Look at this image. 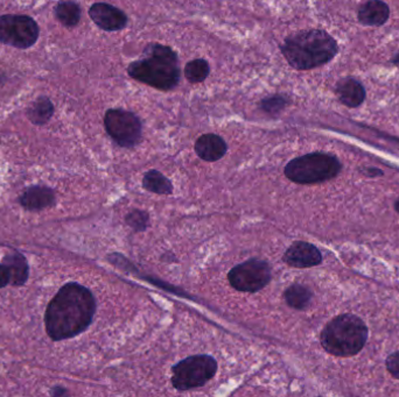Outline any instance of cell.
<instances>
[{"label": "cell", "mask_w": 399, "mask_h": 397, "mask_svg": "<svg viewBox=\"0 0 399 397\" xmlns=\"http://www.w3.org/2000/svg\"><path fill=\"white\" fill-rule=\"evenodd\" d=\"M126 223L134 230L143 231L148 226V217L146 212L136 210L126 217Z\"/></svg>", "instance_id": "obj_23"}, {"label": "cell", "mask_w": 399, "mask_h": 397, "mask_svg": "<svg viewBox=\"0 0 399 397\" xmlns=\"http://www.w3.org/2000/svg\"><path fill=\"white\" fill-rule=\"evenodd\" d=\"M54 113V105L50 98L41 96L27 108V118L34 125H45L50 121Z\"/></svg>", "instance_id": "obj_17"}, {"label": "cell", "mask_w": 399, "mask_h": 397, "mask_svg": "<svg viewBox=\"0 0 399 397\" xmlns=\"http://www.w3.org/2000/svg\"><path fill=\"white\" fill-rule=\"evenodd\" d=\"M395 208H396V211L399 213V197L397 199L396 203H395Z\"/></svg>", "instance_id": "obj_28"}, {"label": "cell", "mask_w": 399, "mask_h": 397, "mask_svg": "<svg viewBox=\"0 0 399 397\" xmlns=\"http://www.w3.org/2000/svg\"><path fill=\"white\" fill-rule=\"evenodd\" d=\"M183 72H185V77H186L187 81L192 83V84L202 83L209 76V63L203 59L193 60V61L187 63Z\"/></svg>", "instance_id": "obj_21"}, {"label": "cell", "mask_w": 399, "mask_h": 397, "mask_svg": "<svg viewBox=\"0 0 399 397\" xmlns=\"http://www.w3.org/2000/svg\"><path fill=\"white\" fill-rule=\"evenodd\" d=\"M280 50L292 68L311 70L331 62L339 52V45L326 30H307L288 36Z\"/></svg>", "instance_id": "obj_3"}, {"label": "cell", "mask_w": 399, "mask_h": 397, "mask_svg": "<svg viewBox=\"0 0 399 397\" xmlns=\"http://www.w3.org/2000/svg\"><path fill=\"white\" fill-rule=\"evenodd\" d=\"M228 146L226 141L217 134H203L195 142V152L200 159L215 162L226 155Z\"/></svg>", "instance_id": "obj_13"}, {"label": "cell", "mask_w": 399, "mask_h": 397, "mask_svg": "<svg viewBox=\"0 0 399 397\" xmlns=\"http://www.w3.org/2000/svg\"><path fill=\"white\" fill-rule=\"evenodd\" d=\"M391 63L399 67V52L397 55L393 56V60H391Z\"/></svg>", "instance_id": "obj_27"}, {"label": "cell", "mask_w": 399, "mask_h": 397, "mask_svg": "<svg viewBox=\"0 0 399 397\" xmlns=\"http://www.w3.org/2000/svg\"><path fill=\"white\" fill-rule=\"evenodd\" d=\"M288 98L284 95H272L268 96V97L264 98L262 101H261V108L263 111L266 112L268 114H278L284 110L286 106H288Z\"/></svg>", "instance_id": "obj_22"}, {"label": "cell", "mask_w": 399, "mask_h": 397, "mask_svg": "<svg viewBox=\"0 0 399 397\" xmlns=\"http://www.w3.org/2000/svg\"><path fill=\"white\" fill-rule=\"evenodd\" d=\"M366 175L369 176V177H376V176H382L383 172L380 169H376V168H369L366 170Z\"/></svg>", "instance_id": "obj_26"}, {"label": "cell", "mask_w": 399, "mask_h": 397, "mask_svg": "<svg viewBox=\"0 0 399 397\" xmlns=\"http://www.w3.org/2000/svg\"><path fill=\"white\" fill-rule=\"evenodd\" d=\"M313 293L307 286L293 284L285 291L284 298L288 306L297 310H304L310 306Z\"/></svg>", "instance_id": "obj_19"}, {"label": "cell", "mask_w": 399, "mask_h": 397, "mask_svg": "<svg viewBox=\"0 0 399 397\" xmlns=\"http://www.w3.org/2000/svg\"><path fill=\"white\" fill-rule=\"evenodd\" d=\"M89 16L96 26L106 32H117L128 26V16L110 4H94L89 10Z\"/></svg>", "instance_id": "obj_10"}, {"label": "cell", "mask_w": 399, "mask_h": 397, "mask_svg": "<svg viewBox=\"0 0 399 397\" xmlns=\"http://www.w3.org/2000/svg\"><path fill=\"white\" fill-rule=\"evenodd\" d=\"M283 260L295 268H311L322 262V255L315 245L305 241H297L285 252Z\"/></svg>", "instance_id": "obj_11"}, {"label": "cell", "mask_w": 399, "mask_h": 397, "mask_svg": "<svg viewBox=\"0 0 399 397\" xmlns=\"http://www.w3.org/2000/svg\"><path fill=\"white\" fill-rule=\"evenodd\" d=\"M143 186L148 191L159 194V195H170L173 191V186L170 179L158 170H150L145 174L144 179H143Z\"/></svg>", "instance_id": "obj_20"}, {"label": "cell", "mask_w": 399, "mask_h": 397, "mask_svg": "<svg viewBox=\"0 0 399 397\" xmlns=\"http://www.w3.org/2000/svg\"><path fill=\"white\" fill-rule=\"evenodd\" d=\"M104 128L109 137L124 148H133L141 142L143 124L133 112L111 108L104 116Z\"/></svg>", "instance_id": "obj_7"}, {"label": "cell", "mask_w": 399, "mask_h": 397, "mask_svg": "<svg viewBox=\"0 0 399 397\" xmlns=\"http://www.w3.org/2000/svg\"><path fill=\"white\" fill-rule=\"evenodd\" d=\"M128 74L134 81L161 91L177 88L181 79L177 52L159 43L148 45L141 59L130 63Z\"/></svg>", "instance_id": "obj_2"}, {"label": "cell", "mask_w": 399, "mask_h": 397, "mask_svg": "<svg viewBox=\"0 0 399 397\" xmlns=\"http://www.w3.org/2000/svg\"><path fill=\"white\" fill-rule=\"evenodd\" d=\"M217 362L210 355H193L173 367L172 384L177 391L202 387L217 374Z\"/></svg>", "instance_id": "obj_6"}, {"label": "cell", "mask_w": 399, "mask_h": 397, "mask_svg": "<svg viewBox=\"0 0 399 397\" xmlns=\"http://www.w3.org/2000/svg\"><path fill=\"white\" fill-rule=\"evenodd\" d=\"M342 170V163L333 154H306L295 157L285 167V176L298 184H317L337 177Z\"/></svg>", "instance_id": "obj_5"}, {"label": "cell", "mask_w": 399, "mask_h": 397, "mask_svg": "<svg viewBox=\"0 0 399 397\" xmlns=\"http://www.w3.org/2000/svg\"><path fill=\"white\" fill-rule=\"evenodd\" d=\"M368 335V326L360 317L344 313L324 326L321 332V345L329 354L349 358L364 350Z\"/></svg>", "instance_id": "obj_4"}, {"label": "cell", "mask_w": 399, "mask_h": 397, "mask_svg": "<svg viewBox=\"0 0 399 397\" xmlns=\"http://www.w3.org/2000/svg\"><path fill=\"white\" fill-rule=\"evenodd\" d=\"M228 280L239 291L256 293L268 286L271 280V268L266 261L250 259L230 270Z\"/></svg>", "instance_id": "obj_9"}, {"label": "cell", "mask_w": 399, "mask_h": 397, "mask_svg": "<svg viewBox=\"0 0 399 397\" xmlns=\"http://www.w3.org/2000/svg\"><path fill=\"white\" fill-rule=\"evenodd\" d=\"M55 16L63 26L72 28L81 20V7L72 0H61L55 6Z\"/></svg>", "instance_id": "obj_18"}, {"label": "cell", "mask_w": 399, "mask_h": 397, "mask_svg": "<svg viewBox=\"0 0 399 397\" xmlns=\"http://www.w3.org/2000/svg\"><path fill=\"white\" fill-rule=\"evenodd\" d=\"M9 284H10V274L5 264H0V288H4Z\"/></svg>", "instance_id": "obj_25"}, {"label": "cell", "mask_w": 399, "mask_h": 397, "mask_svg": "<svg viewBox=\"0 0 399 397\" xmlns=\"http://www.w3.org/2000/svg\"><path fill=\"white\" fill-rule=\"evenodd\" d=\"M20 203L30 211H40L55 203V194L48 186H31L20 197Z\"/></svg>", "instance_id": "obj_15"}, {"label": "cell", "mask_w": 399, "mask_h": 397, "mask_svg": "<svg viewBox=\"0 0 399 397\" xmlns=\"http://www.w3.org/2000/svg\"><path fill=\"white\" fill-rule=\"evenodd\" d=\"M335 94L339 101L348 108H359L366 101V89L361 82L353 77H346L337 82Z\"/></svg>", "instance_id": "obj_12"}, {"label": "cell", "mask_w": 399, "mask_h": 397, "mask_svg": "<svg viewBox=\"0 0 399 397\" xmlns=\"http://www.w3.org/2000/svg\"><path fill=\"white\" fill-rule=\"evenodd\" d=\"M3 264L10 274V284L14 286H21L26 284L30 274V268L26 259L20 253H11L4 257Z\"/></svg>", "instance_id": "obj_16"}, {"label": "cell", "mask_w": 399, "mask_h": 397, "mask_svg": "<svg viewBox=\"0 0 399 397\" xmlns=\"http://www.w3.org/2000/svg\"><path fill=\"white\" fill-rule=\"evenodd\" d=\"M39 26L31 16H0V43L18 49L33 46L39 39Z\"/></svg>", "instance_id": "obj_8"}, {"label": "cell", "mask_w": 399, "mask_h": 397, "mask_svg": "<svg viewBox=\"0 0 399 397\" xmlns=\"http://www.w3.org/2000/svg\"><path fill=\"white\" fill-rule=\"evenodd\" d=\"M357 16L364 26L380 27L389 20L390 7L383 0H368L361 5Z\"/></svg>", "instance_id": "obj_14"}, {"label": "cell", "mask_w": 399, "mask_h": 397, "mask_svg": "<svg viewBox=\"0 0 399 397\" xmlns=\"http://www.w3.org/2000/svg\"><path fill=\"white\" fill-rule=\"evenodd\" d=\"M96 313V300L84 286H63L47 306L45 326L54 342L74 338L88 329Z\"/></svg>", "instance_id": "obj_1"}, {"label": "cell", "mask_w": 399, "mask_h": 397, "mask_svg": "<svg viewBox=\"0 0 399 397\" xmlns=\"http://www.w3.org/2000/svg\"><path fill=\"white\" fill-rule=\"evenodd\" d=\"M386 366L390 374L399 380V351L393 352L386 358Z\"/></svg>", "instance_id": "obj_24"}]
</instances>
